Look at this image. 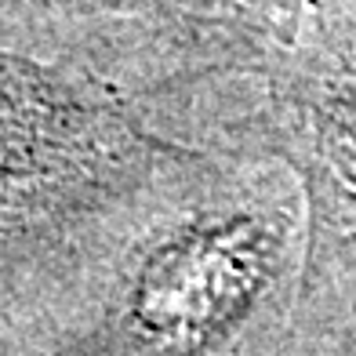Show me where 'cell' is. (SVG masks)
<instances>
[{"label": "cell", "instance_id": "cell-1", "mask_svg": "<svg viewBox=\"0 0 356 356\" xmlns=\"http://www.w3.org/2000/svg\"><path fill=\"white\" fill-rule=\"evenodd\" d=\"M106 109L55 76L0 55V200L73 175L106 142Z\"/></svg>", "mask_w": 356, "mask_h": 356}]
</instances>
